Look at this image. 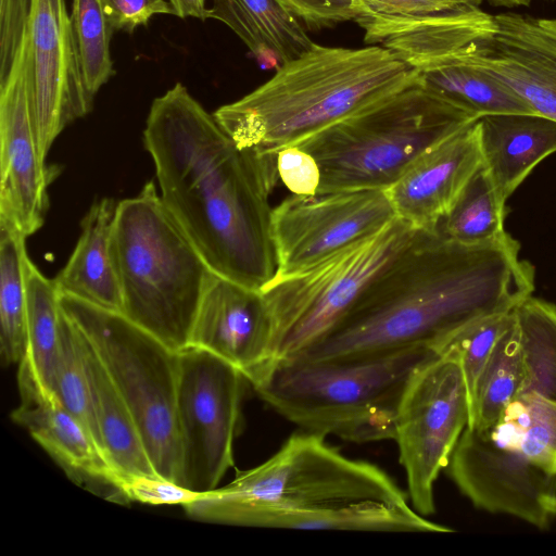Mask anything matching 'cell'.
I'll return each mask as SVG.
<instances>
[{"mask_svg":"<svg viewBox=\"0 0 556 556\" xmlns=\"http://www.w3.org/2000/svg\"><path fill=\"white\" fill-rule=\"evenodd\" d=\"M143 143L164 205L212 271L265 287L277 269L269 203L276 155L240 148L181 83L153 100Z\"/></svg>","mask_w":556,"mask_h":556,"instance_id":"cell-1","label":"cell"},{"mask_svg":"<svg viewBox=\"0 0 556 556\" xmlns=\"http://www.w3.org/2000/svg\"><path fill=\"white\" fill-rule=\"evenodd\" d=\"M508 233L464 244L417 231L325 339L291 358L344 359L426 344L434 353L466 326L509 312L534 290V268Z\"/></svg>","mask_w":556,"mask_h":556,"instance_id":"cell-2","label":"cell"},{"mask_svg":"<svg viewBox=\"0 0 556 556\" xmlns=\"http://www.w3.org/2000/svg\"><path fill=\"white\" fill-rule=\"evenodd\" d=\"M418 80L416 71L379 46L314 43L270 79L213 115L242 149L276 155Z\"/></svg>","mask_w":556,"mask_h":556,"instance_id":"cell-3","label":"cell"},{"mask_svg":"<svg viewBox=\"0 0 556 556\" xmlns=\"http://www.w3.org/2000/svg\"><path fill=\"white\" fill-rule=\"evenodd\" d=\"M432 354L428 345L414 344L354 358L275 361L251 386L303 431L357 444L394 440L404 388Z\"/></svg>","mask_w":556,"mask_h":556,"instance_id":"cell-4","label":"cell"},{"mask_svg":"<svg viewBox=\"0 0 556 556\" xmlns=\"http://www.w3.org/2000/svg\"><path fill=\"white\" fill-rule=\"evenodd\" d=\"M113 253L121 314L170 349L186 348L214 273L168 212L153 181L118 202Z\"/></svg>","mask_w":556,"mask_h":556,"instance_id":"cell-5","label":"cell"},{"mask_svg":"<svg viewBox=\"0 0 556 556\" xmlns=\"http://www.w3.org/2000/svg\"><path fill=\"white\" fill-rule=\"evenodd\" d=\"M477 119L416 80L293 146L316 165V194L387 190L421 154Z\"/></svg>","mask_w":556,"mask_h":556,"instance_id":"cell-6","label":"cell"},{"mask_svg":"<svg viewBox=\"0 0 556 556\" xmlns=\"http://www.w3.org/2000/svg\"><path fill=\"white\" fill-rule=\"evenodd\" d=\"M359 502L408 504L378 466L349 458L324 435L302 430L264 463L239 472L226 486L199 494L182 508L203 522L211 513L236 506L318 508Z\"/></svg>","mask_w":556,"mask_h":556,"instance_id":"cell-7","label":"cell"},{"mask_svg":"<svg viewBox=\"0 0 556 556\" xmlns=\"http://www.w3.org/2000/svg\"><path fill=\"white\" fill-rule=\"evenodd\" d=\"M60 304L93 346L126 402L155 472L180 484L178 351L121 313L65 294Z\"/></svg>","mask_w":556,"mask_h":556,"instance_id":"cell-8","label":"cell"},{"mask_svg":"<svg viewBox=\"0 0 556 556\" xmlns=\"http://www.w3.org/2000/svg\"><path fill=\"white\" fill-rule=\"evenodd\" d=\"M416 233L396 218L372 238L263 287L260 291L274 328L275 361L293 358L330 334Z\"/></svg>","mask_w":556,"mask_h":556,"instance_id":"cell-9","label":"cell"},{"mask_svg":"<svg viewBox=\"0 0 556 556\" xmlns=\"http://www.w3.org/2000/svg\"><path fill=\"white\" fill-rule=\"evenodd\" d=\"M527 420L518 399L493 428L466 427L445 470L476 508L546 529L556 516V475L527 452Z\"/></svg>","mask_w":556,"mask_h":556,"instance_id":"cell-10","label":"cell"},{"mask_svg":"<svg viewBox=\"0 0 556 556\" xmlns=\"http://www.w3.org/2000/svg\"><path fill=\"white\" fill-rule=\"evenodd\" d=\"M468 421L467 389L456 353L432 354L410 375L395 415L400 464L413 508L421 516L435 511V481Z\"/></svg>","mask_w":556,"mask_h":556,"instance_id":"cell-11","label":"cell"},{"mask_svg":"<svg viewBox=\"0 0 556 556\" xmlns=\"http://www.w3.org/2000/svg\"><path fill=\"white\" fill-rule=\"evenodd\" d=\"M178 355L180 485L202 494L218 488L233 466V442L247 380L237 368L206 350L187 345Z\"/></svg>","mask_w":556,"mask_h":556,"instance_id":"cell-12","label":"cell"},{"mask_svg":"<svg viewBox=\"0 0 556 556\" xmlns=\"http://www.w3.org/2000/svg\"><path fill=\"white\" fill-rule=\"evenodd\" d=\"M395 219L386 190L291 194L273 208L274 278L304 271L372 238Z\"/></svg>","mask_w":556,"mask_h":556,"instance_id":"cell-13","label":"cell"},{"mask_svg":"<svg viewBox=\"0 0 556 556\" xmlns=\"http://www.w3.org/2000/svg\"><path fill=\"white\" fill-rule=\"evenodd\" d=\"M33 54L27 26L0 80V222L25 237L45 223L48 187L59 169L41 159L31 119Z\"/></svg>","mask_w":556,"mask_h":556,"instance_id":"cell-14","label":"cell"},{"mask_svg":"<svg viewBox=\"0 0 556 556\" xmlns=\"http://www.w3.org/2000/svg\"><path fill=\"white\" fill-rule=\"evenodd\" d=\"M27 30L33 54L31 119L46 161L55 138L88 114V93L65 0H29Z\"/></svg>","mask_w":556,"mask_h":556,"instance_id":"cell-15","label":"cell"},{"mask_svg":"<svg viewBox=\"0 0 556 556\" xmlns=\"http://www.w3.org/2000/svg\"><path fill=\"white\" fill-rule=\"evenodd\" d=\"M188 345L226 361L251 384L275 361L273 321L261 291L214 273L201 299Z\"/></svg>","mask_w":556,"mask_h":556,"instance_id":"cell-16","label":"cell"},{"mask_svg":"<svg viewBox=\"0 0 556 556\" xmlns=\"http://www.w3.org/2000/svg\"><path fill=\"white\" fill-rule=\"evenodd\" d=\"M469 60L507 84L532 110L556 121V17L494 15V28L466 47Z\"/></svg>","mask_w":556,"mask_h":556,"instance_id":"cell-17","label":"cell"},{"mask_svg":"<svg viewBox=\"0 0 556 556\" xmlns=\"http://www.w3.org/2000/svg\"><path fill=\"white\" fill-rule=\"evenodd\" d=\"M482 164L477 119L421 154L386 190L396 218L416 231L438 233Z\"/></svg>","mask_w":556,"mask_h":556,"instance_id":"cell-18","label":"cell"},{"mask_svg":"<svg viewBox=\"0 0 556 556\" xmlns=\"http://www.w3.org/2000/svg\"><path fill=\"white\" fill-rule=\"evenodd\" d=\"M20 395L21 404L11 413V419L27 430L72 480L96 492L105 490L112 501L126 502L122 476L59 399L35 392Z\"/></svg>","mask_w":556,"mask_h":556,"instance_id":"cell-19","label":"cell"},{"mask_svg":"<svg viewBox=\"0 0 556 556\" xmlns=\"http://www.w3.org/2000/svg\"><path fill=\"white\" fill-rule=\"evenodd\" d=\"M203 522L298 530H343L446 533L453 530L432 522L407 505L359 502L318 508L236 506L215 510Z\"/></svg>","mask_w":556,"mask_h":556,"instance_id":"cell-20","label":"cell"},{"mask_svg":"<svg viewBox=\"0 0 556 556\" xmlns=\"http://www.w3.org/2000/svg\"><path fill=\"white\" fill-rule=\"evenodd\" d=\"M483 165L503 203L546 156L556 152V121L540 114L478 119Z\"/></svg>","mask_w":556,"mask_h":556,"instance_id":"cell-21","label":"cell"},{"mask_svg":"<svg viewBox=\"0 0 556 556\" xmlns=\"http://www.w3.org/2000/svg\"><path fill=\"white\" fill-rule=\"evenodd\" d=\"M118 202L94 201L80 223L81 232L66 265L53 279L60 294L122 313V294L114 253L113 231Z\"/></svg>","mask_w":556,"mask_h":556,"instance_id":"cell-22","label":"cell"},{"mask_svg":"<svg viewBox=\"0 0 556 556\" xmlns=\"http://www.w3.org/2000/svg\"><path fill=\"white\" fill-rule=\"evenodd\" d=\"M74 326L103 454L123 480L129 476H159L126 402L93 346L75 324Z\"/></svg>","mask_w":556,"mask_h":556,"instance_id":"cell-23","label":"cell"},{"mask_svg":"<svg viewBox=\"0 0 556 556\" xmlns=\"http://www.w3.org/2000/svg\"><path fill=\"white\" fill-rule=\"evenodd\" d=\"M465 49L413 63L419 84L477 118L536 114L507 84L469 60Z\"/></svg>","mask_w":556,"mask_h":556,"instance_id":"cell-24","label":"cell"},{"mask_svg":"<svg viewBox=\"0 0 556 556\" xmlns=\"http://www.w3.org/2000/svg\"><path fill=\"white\" fill-rule=\"evenodd\" d=\"M208 18L226 24L265 70H277L315 43L277 0H213Z\"/></svg>","mask_w":556,"mask_h":556,"instance_id":"cell-25","label":"cell"},{"mask_svg":"<svg viewBox=\"0 0 556 556\" xmlns=\"http://www.w3.org/2000/svg\"><path fill=\"white\" fill-rule=\"evenodd\" d=\"M25 280L27 342L18 364V389L56 397L53 379L60 346L61 294L54 280L43 276L28 256Z\"/></svg>","mask_w":556,"mask_h":556,"instance_id":"cell-26","label":"cell"},{"mask_svg":"<svg viewBox=\"0 0 556 556\" xmlns=\"http://www.w3.org/2000/svg\"><path fill=\"white\" fill-rule=\"evenodd\" d=\"M523 378L522 353L514 319L495 343L477 379L467 427L478 431L493 428L518 399Z\"/></svg>","mask_w":556,"mask_h":556,"instance_id":"cell-27","label":"cell"},{"mask_svg":"<svg viewBox=\"0 0 556 556\" xmlns=\"http://www.w3.org/2000/svg\"><path fill=\"white\" fill-rule=\"evenodd\" d=\"M26 238L0 222V356L3 365L20 364L27 342Z\"/></svg>","mask_w":556,"mask_h":556,"instance_id":"cell-28","label":"cell"},{"mask_svg":"<svg viewBox=\"0 0 556 556\" xmlns=\"http://www.w3.org/2000/svg\"><path fill=\"white\" fill-rule=\"evenodd\" d=\"M514 314L525 371L518 397L536 394L556 403V305L530 295Z\"/></svg>","mask_w":556,"mask_h":556,"instance_id":"cell-29","label":"cell"},{"mask_svg":"<svg viewBox=\"0 0 556 556\" xmlns=\"http://www.w3.org/2000/svg\"><path fill=\"white\" fill-rule=\"evenodd\" d=\"M505 216L506 204L501 201L482 164L441 222L438 232L464 244L485 243L507 233Z\"/></svg>","mask_w":556,"mask_h":556,"instance_id":"cell-30","label":"cell"},{"mask_svg":"<svg viewBox=\"0 0 556 556\" xmlns=\"http://www.w3.org/2000/svg\"><path fill=\"white\" fill-rule=\"evenodd\" d=\"M72 25L88 93L94 98L114 74L110 53L113 33L102 0H73Z\"/></svg>","mask_w":556,"mask_h":556,"instance_id":"cell-31","label":"cell"},{"mask_svg":"<svg viewBox=\"0 0 556 556\" xmlns=\"http://www.w3.org/2000/svg\"><path fill=\"white\" fill-rule=\"evenodd\" d=\"M53 391L61 404L81 422L100 447L76 328L62 307L60 346L54 370Z\"/></svg>","mask_w":556,"mask_h":556,"instance_id":"cell-32","label":"cell"},{"mask_svg":"<svg viewBox=\"0 0 556 556\" xmlns=\"http://www.w3.org/2000/svg\"><path fill=\"white\" fill-rule=\"evenodd\" d=\"M514 309L483 317L452 336L435 353L453 350L460 363L468 406L477 379L500 337L511 326Z\"/></svg>","mask_w":556,"mask_h":556,"instance_id":"cell-33","label":"cell"},{"mask_svg":"<svg viewBox=\"0 0 556 556\" xmlns=\"http://www.w3.org/2000/svg\"><path fill=\"white\" fill-rule=\"evenodd\" d=\"M311 30L333 27L356 20L362 13L358 0H277Z\"/></svg>","mask_w":556,"mask_h":556,"instance_id":"cell-34","label":"cell"},{"mask_svg":"<svg viewBox=\"0 0 556 556\" xmlns=\"http://www.w3.org/2000/svg\"><path fill=\"white\" fill-rule=\"evenodd\" d=\"M122 493L126 502L149 505H180L192 502L199 494L159 476H129L124 478Z\"/></svg>","mask_w":556,"mask_h":556,"instance_id":"cell-35","label":"cell"},{"mask_svg":"<svg viewBox=\"0 0 556 556\" xmlns=\"http://www.w3.org/2000/svg\"><path fill=\"white\" fill-rule=\"evenodd\" d=\"M279 179L292 194L312 195L318 190V173L312 157L296 146L276 154Z\"/></svg>","mask_w":556,"mask_h":556,"instance_id":"cell-36","label":"cell"},{"mask_svg":"<svg viewBox=\"0 0 556 556\" xmlns=\"http://www.w3.org/2000/svg\"><path fill=\"white\" fill-rule=\"evenodd\" d=\"M103 10L113 30L132 33L146 26L156 14H174L169 0H102Z\"/></svg>","mask_w":556,"mask_h":556,"instance_id":"cell-37","label":"cell"},{"mask_svg":"<svg viewBox=\"0 0 556 556\" xmlns=\"http://www.w3.org/2000/svg\"><path fill=\"white\" fill-rule=\"evenodd\" d=\"M178 17L208 18L206 0H169Z\"/></svg>","mask_w":556,"mask_h":556,"instance_id":"cell-38","label":"cell"},{"mask_svg":"<svg viewBox=\"0 0 556 556\" xmlns=\"http://www.w3.org/2000/svg\"><path fill=\"white\" fill-rule=\"evenodd\" d=\"M434 1H437L439 4H441L445 11H453V10L465 9V8L480 7V4L483 0H434Z\"/></svg>","mask_w":556,"mask_h":556,"instance_id":"cell-39","label":"cell"},{"mask_svg":"<svg viewBox=\"0 0 556 556\" xmlns=\"http://www.w3.org/2000/svg\"><path fill=\"white\" fill-rule=\"evenodd\" d=\"M493 7L517 8L529 5L532 0H485Z\"/></svg>","mask_w":556,"mask_h":556,"instance_id":"cell-40","label":"cell"}]
</instances>
